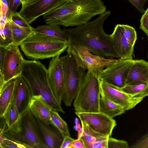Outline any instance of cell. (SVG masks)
Listing matches in <instances>:
<instances>
[{
  "label": "cell",
  "mask_w": 148,
  "mask_h": 148,
  "mask_svg": "<svg viewBox=\"0 0 148 148\" xmlns=\"http://www.w3.org/2000/svg\"><path fill=\"white\" fill-rule=\"evenodd\" d=\"M58 112L53 109L51 111V121L53 125L60 131L64 137L66 136H70L67 125Z\"/></svg>",
  "instance_id": "obj_26"
},
{
  "label": "cell",
  "mask_w": 148,
  "mask_h": 148,
  "mask_svg": "<svg viewBox=\"0 0 148 148\" xmlns=\"http://www.w3.org/2000/svg\"><path fill=\"white\" fill-rule=\"evenodd\" d=\"M16 25L24 27H30V26L26 21L16 12L14 13L11 16L10 19Z\"/></svg>",
  "instance_id": "obj_31"
},
{
  "label": "cell",
  "mask_w": 148,
  "mask_h": 148,
  "mask_svg": "<svg viewBox=\"0 0 148 148\" xmlns=\"http://www.w3.org/2000/svg\"><path fill=\"white\" fill-rule=\"evenodd\" d=\"M127 142L123 140L117 139L109 137L108 141V148H128Z\"/></svg>",
  "instance_id": "obj_30"
},
{
  "label": "cell",
  "mask_w": 148,
  "mask_h": 148,
  "mask_svg": "<svg viewBox=\"0 0 148 148\" xmlns=\"http://www.w3.org/2000/svg\"><path fill=\"white\" fill-rule=\"evenodd\" d=\"M9 21L12 35L11 46H19L21 43L34 32L33 27H24L18 26L10 20Z\"/></svg>",
  "instance_id": "obj_23"
},
{
  "label": "cell",
  "mask_w": 148,
  "mask_h": 148,
  "mask_svg": "<svg viewBox=\"0 0 148 148\" xmlns=\"http://www.w3.org/2000/svg\"><path fill=\"white\" fill-rule=\"evenodd\" d=\"M16 82V78L5 84L0 90V115L4 117L11 103Z\"/></svg>",
  "instance_id": "obj_20"
},
{
  "label": "cell",
  "mask_w": 148,
  "mask_h": 148,
  "mask_svg": "<svg viewBox=\"0 0 148 148\" xmlns=\"http://www.w3.org/2000/svg\"><path fill=\"white\" fill-rule=\"evenodd\" d=\"M111 14L110 11H106L92 21L74 28L63 29L68 39L66 49L79 46L102 57L119 58L111 43L110 35L103 28L105 21Z\"/></svg>",
  "instance_id": "obj_1"
},
{
  "label": "cell",
  "mask_w": 148,
  "mask_h": 148,
  "mask_svg": "<svg viewBox=\"0 0 148 148\" xmlns=\"http://www.w3.org/2000/svg\"><path fill=\"white\" fill-rule=\"evenodd\" d=\"M81 122L82 132L78 138H80L82 139L86 148H92L95 142L109 137L95 132L87 124Z\"/></svg>",
  "instance_id": "obj_22"
},
{
  "label": "cell",
  "mask_w": 148,
  "mask_h": 148,
  "mask_svg": "<svg viewBox=\"0 0 148 148\" xmlns=\"http://www.w3.org/2000/svg\"><path fill=\"white\" fill-rule=\"evenodd\" d=\"M62 63L64 85L62 101L67 106H70L86 73V70L78 66L71 53L60 57Z\"/></svg>",
  "instance_id": "obj_7"
},
{
  "label": "cell",
  "mask_w": 148,
  "mask_h": 148,
  "mask_svg": "<svg viewBox=\"0 0 148 148\" xmlns=\"http://www.w3.org/2000/svg\"><path fill=\"white\" fill-rule=\"evenodd\" d=\"M81 122L88 125L95 132L110 136L116 125V121L106 114L100 112H75Z\"/></svg>",
  "instance_id": "obj_11"
},
{
  "label": "cell",
  "mask_w": 148,
  "mask_h": 148,
  "mask_svg": "<svg viewBox=\"0 0 148 148\" xmlns=\"http://www.w3.org/2000/svg\"><path fill=\"white\" fill-rule=\"evenodd\" d=\"M2 134L26 148H47L36 132L29 108L21 114L11 126L3 131Z\"/></svg>",
  "instance_id": "obj_5"
},
{
  "label": "cell",
  "mask_w": 148,
  "mask_h": 148,
  "mask_svg": "<svg viewBox=\"0 0 148 148\" xmlns=\"http://www.w3.org/2000/svg\"><path fill=\"white\" fill-rule=\"evenodd\" d=\"M1 145L2 148H26L24 145L5 137Z\"/></svg>",
  "instance_id": "obj_32"
},
{
  "label": "cell",
  "mask_w": 148,
  "mask_h": 148,
  "mask_svg": "<svg viewBox=\"0 0 148 148\" xmlns=\"http://www.w3.org/2000/svg\"><path fill=\"white\" fill-rule=\"evenodd\" d=\"M8 47L0 46V70L1 71L3 62Z\"/></svg>",
  "instance_id": "obj_40"
},
{
  "label": "cell",
  "mask_w": 148,
  "mask_h": 148,
  "mask_svg": "<svg viewBox=\"0 0 148 148\" xmlns=\"http://www.w3.org/2000/svg\"><path fill=\"white\" fill-rule=\"evenodd\" d=\"M74 140L70 136H65L64 137L60 148H68L71 143Z\"/></svg>",
  "instance_id": "obj_39"
},
{
  "label": "cell",
  "mask_w": 148,
  "mask_h": 148,
  "mask_svg": "<svg viewBox=\"0 0 148 148\" xmlns=\"http://www.w3.org/2000/svg\"><path fill=\"white\" fill-rule=\"evenodd\" d=\"M32 96L30 86L20 75L16 78L12 101L19 116L29 108Z\"/></svg>",
  "instance_id": "obj_16"
},
{
  "label": "cell",
  "mask_w": 148,
  "mask_h": 148,
  "mask_svg": "<svg viewBox=\"0 0 148 148\" xmlns=\"http://www.w3.org/2000/svg\"><path fill=\"white\" fill-rule=\"evenodd\" d=\"M0 148H2L1 146L0 145Z\"/></svg>",
  "instance_id": "obj_44"
},
{
  "label": "cell",
  "mask_w": 148,
  "mask_h": 148,
  "mask_svg": "<svg viewBox=\"0 0 148 148\" xmlns=\"http://www.w3.org/2000/svg\"><path fill=\"white\" fill-rule=\"evenodd\" d=\"M148 83V62L143 60H134L128 73L126 85Z\"/></svg>",
  "instance_id": "obj_18"
},
{
  "label": "cell",
  "mask_w": 148,
  "mask_h": 148,
  "mask_svg": "<svg viewBox=\"0 0 148 148\" xmlns=\"http://www.w3.org/2000/svg\"><path fill=\"white\" fill-rule=\"evenodd\" d=\"M106 11V6L102 0H67L43 18L47 24L77 26Z\"/></svg>",
  "instance_id": "obj_2"
},
{
  "label": "cell",
  "mask_w": 148,
  "mask_h": 148,
  "mask_svg": "<svg viewBox=\"0 0 148 148\" xmlns=\"http://www.w3.org/2000/svg\"><path fill=\"white\" fill-rule=\"evenodd\" d=\"M123 34L129 43L134 46L137 39V35L135 28L127 25L120 24Z\"/></svg>",
  "instance_id": "obj_28"
},
{
  "label": "cell",
  "mask_w": 148,
  "mask_h": 148,
  "mask_svg": "<svg viewBox=\"0 0 148 148\" xmlns=\"http://www.w3.org/2000/svg\"><path fill=\"white\" fill-rule=\"evenodd\" d=\"M29 108L31 113L41 120L46 124L53 125L51 114L52 108L41 96H32Z\"/></svg>",
  "instance_id": "obj_19"
},
{
  "label": "cell",
  "mask_w": 148,
  "mask_h": 148,
  "mask_svg": "<svg viewBox=\"0 0 148 148\" xmlns=\"http://www.w3.org/2000/svg\"><path fill=\"white\" fill-rule=\"evenodd\" d=\"M99 112L113 118L123 114L125 111L123 107L101 94L99 100Z\"/></svg>",
  "instance_id": "obj_21"
},
{
  "label": "cell",
  "mask_w": 148,
  "mask_h": 148,
  "mask_svg": "<svg viewBox=\"0 0 148 148\" xmlns=\"http://www.w3.org/2000/svg\"><path fill=\"white\" fill-rule=\"evenodd\" d=\"M33 31L67 42L68 41L66 35L59 25L46 24L34 28Z\"/></svg>",
  "instance_id": "obj_24"
},
{
  "label": "cell",
  "mask_w": 148,
  "mask_h": 148,
  "mask_svg": "<svg viewBox=\"0 0 148 148\" xmlns=\"http://www.w3.org/2000/svg\"><path fill=\"white\" fill-rule=\"evenodd\" d=\"M18 47L10 46L8 47L4 56L1 72L4 85L21 74L22 65L25 59Z\"/></svg>",
  "instance_id": "obj_10"
},
{
  "label": "cell",
  "mask_w": 148,
  "mask_h": 148,
  "mask_svg": "<svg viewBox=\"0 0 148 148\" xmlns=\"http://www.w3.org/2000/svg\"><path fill=\"white\" fill-rule=\"evenodd\" d=\"M21 75L30 86L33 96H41L52 109L64 113L51 89L48 79L47 69L44 64L38 60H25Z\"/></svg>",
  "instance_id": "obj_3"
},
{
  "label": "cell",
  "mask_w": 148,
  "mask_h": 148,
  "mask_svg": "<svg viewBox=\"0 0 148 148\" xmlns=\"http://www.w3.org/2000/svg\"><path fill=\"white\" fill-rule=\"evenodd\" d=\"M109 137L95 142L92 148H108V141Z\"/></svg>",
  "instance_id": "obj_38"
},
{
  "label": "cell",
  "mask_w": 148,
  "mask_h": 148,
  "mask_svg": "<svg viewBox=\"0 0 148 148\" xmlns=\"http://www.w3.org/2000/svg\"><path fill=\"white\" fill-rule=\"evenodd\" d=\"M31 112L36 132L47 148H60L64 138L61 133L54 125L46 124Z\"/></svg>",
  "instance_id": "obj_13"
},
{
  "label": "cell",
  "mask_w": 148,
  "mask_h": 148,
  "mask_svg": "<svg viewBox=\"0 0 148 148\" xmlns=\"http://www.w3.org/2000/svg\"><path fill=\"white\" fill-rule=\"evenodd\" d=\"M3 132V130L0 129V145H1V144L5 138V137H4L2 134Z\"/></svg>",
  "instance_id": "obj_43"
},
{
  "label": "cell",
  "mask_w": 148,
  "mask_h": 148,
  "mask_svg": "<svg viewBox=\"0 0 148 148\" xmlns=\"http://www.w3.org/2000/svg\"><path fill=\"white\" fill-rule=\"evenodd\" d=\"M48 81L53 94L61 105L64 85L62 63L60 56L51 58L47 69Z\"/></svg>",
  "instance_id": "obj_14"
},
{
  "label": "cell",
  "mask_w": 148,
  "mask_h": 148,
  "mask_svg": "<svg viewBox=\"0 0 148 148\" xmlns=\"http://www.w3.org/2000/svg\"><path fill=\"white\" fill-rule=\"evenodd\" d=\"M20 4L21 0H9L8 21L10 19L12 15L16 12L17 9Z\"/></svg>",
  "instance_id": "obj_35"
},
{
  "label": "cell",
  "mask_w": 148,
  "mask_h": 148,
  "mask_svg": "<svg viewBox=\"0 0 148 148\" xmlns=\"http://www.w3.org/2000/svg\"><path fill=\"white\" fill-rule=\"evenodd\" d=\"M20 46L27 58L37 60L60 56L67 49L68 42L34 32Z\"/></svg>",
  "instance_id": "obj_4"
},
{
  "label": "cell",
  "mask_w": 148,
  "mask_h": 148,
  "mask_svg": "<svg viewBox=\"0 0 148 148\" xmlns=\"http://www.w3.org/2000/svg\"><path fill=\"white\" fill-rule=\"evenodd\" d=\"M131 148H148V134L143 136L135 144L129 147Z\"/></svg>",
  "instance_id": "obj_34"
},
{
  "label": "cell",
  "mask_w": 148,
  "mask_h": 148,
  "mask_svg": "<svg viewBox=\"0 0 148 148\" xmlns=\"http://www.w3.org/2000/svg\"><path fill=\"white\" fill-rule=\"evenodd\" d=\"M140 12L143 14L145 12L144 5L147 0H127Z\"/></svg>",
  "instance_id": "obj_36"
},
{
  "label": "cell",
  "mask_w": 148,
  "mask_h": 148,
  "mask_svg": "<svg viewBox=\"0 0 148 148\" xmlns=\"http://www.w3.org/2000/svg\"><path fill=\"white\" fill-rule=\"evenodd\" d=\"M67 0H38L22 6L18 12L29 24L58 8Z\"/></svg>",
  "instance_id": "obj_12"
},
{
  "label": "cell",
  "mask_w": 148,
  "mask_h": 148,
  "mask_svg": "<svg viewBox=\"0 0 148 148\" xmlns=\"http://www.w3.org/2000/svg\"><path fill=\"white\" fill-rule=\"evenodd\" d=\"M100 94L123 107L125 111L133 108L144 99L132 96L100 80Z\"/></svg>",
  "instance_id": "obj_15"
},
{
  "label": "cell",
  "mask_w": 148,
  "mask_h": 148,
  "mask_svg": "<svg viewBox=\"0 0 148 148\" xmlns=\"http://www.w3.org/2000/svg\"><path fill=\"white\" fill-rule=\"evenodd\" d=\"M134 60L118 59L116 62L104 69L99 76L100 80L118 89L126 85L129 71Z\"/></svg>",
  "instance_id": "obj_9"
},
{
  "label": "cell",
  "mask_w": 148,
  "mask_h": 148,
  "mask_svg": "<svg viewBox=\"0 0 148 148\" xmlns=\"http://www.w3.org/2000/svg\"><path fill=\"white\" fill-rule=\"evenodd\" d=\"M68 148H86L84 143L80 138L75 139L72 141Z\"/></svg>",
  "instance_id": "obj_37"
},
{
  "label": "cell",
  "mask_w": 148,
  "mask_h": 148,
  "mask_svg": "<svg viewBox=\"0 0 148 148\" xmlns=\"http://www.w3.org/2000/svg\"><path fill=\"white\" fill-rule=\"evenodd\" d=\"M110 35L111 43L119 58L121 59H132L134 46L130 45L124 36L120 24L116 25Z\"/></svg>",
  "instance_id": "obj_17"
},
{
  "label": "cell",
  "mask_w": 148,
  "mask_h": 148,
  "mask_svg": "<svg viewBox=\"0 0 148 148\" xmlns=\"http://www.w3.org/2000/svg\"><path fill=\"white\" fill-rule=\"evenodd\" d=\"M38 0H21V4L22 6L34 2Z\"/></svg>",
  "instance_id": "obj_41"
},
{
  "label": "cell",
  "mask_w": 148,
  "mask_h": 148,
  "mask_svg": "<svg viewBox=\"0 0 148 148\" xmlns=\"http://www.w3.org/2000/svg\"><path fill=\"white\" fill-rule=\"evenodd\" d=\"M4 85L3 76L0 70V90Z\"/></svg>",
  "instance_id": "obj_42"
},
{
  "label": "cell",
  "mask_w": 148,
  "mask_h": 148,
  "mask_svg": "<svg viewBox=\"0 0 148 148\" xmlns=\"http://www.w3.org/2000/svg\"><path fill=\"white\" fill-rule=\"evenodd\" d=\"M140 29L148 36V8L142 15L140 20Z\"/></svg>",
  "instance_id": "obj_33"
},
{
  "label": "cell",
  "mask_w": 148,
  "mask_h": 148,
  "mask_svg": "<svg viewBox=\"0 0 148 148\" xmlns=\"http://www.w3.org/2000/svg\"><path fill=\"white\" fill-rule=\"evenodd\" d=\"M19 116L12 102L4 116L8 127L11 126L18 119Z\"/></svg>",
  "instance_id": "obj_29"
},
{
  "label": "cell",
  "mask_w": 148,
  "mask_h": 148,
  "mask_svg": "<svg viewBox=\"0 0 148 148\" xmlns=\"http://www.w3.org/2000/svg\"><path fill=\"white\" fill-rule=\"evenodd\" d=\"M12 35L10 22L8 21L4 29L0 28V46L8 47L12 43Z\"/></svg>",
  "instance_id": "obj_27"
},
{
  "label": "cell",
  "mask_w": 148,
  "mask_h": 148,
  "mask_svg": "<svg viewBox=\"0 0 148 148\" xmlns=\"http://www.w3.org/2000/svg\"><path fill=\"white\" fill-rule=\"evenodd\" d=\"M119 89L133 97L144 98L148 95V83L127 85Z\"/></svg>",
  "instance_id": "obj_25"
},
{
  "label": "cell",
  "mask_w": 148,
  "mask_h": 148,
  "mask_svg": "<svg viewBox=\"0 0 148 148\" xmlns=\"http://www.w3.org/2000/svg\"><path fill=\"white\" fill-rule=\"evenodd\" d=\"M67 52L71 53L78 66L90 71L99 77L104 69L118 60L97 56L92 54L87 49L79 46L67 49Z\"/></svg>",
  "instance_id": "obj_8"
},
{
  "label": "cell",
  "mask_w": 148,
  "mask_h": 148,
  "mask_svg": "<svg viewBox=\"0 0 148 148\" xmlns=\"http://www.w3.org/2000/svg\"><path fill=\"white\" fill-rule=\"evenodd\" d=\"M99 77L88 70L78 88L73 105L76 112H99L100 97Z\"/></svg>",
  "instance_id": "obj_6"
}]
</instances>
